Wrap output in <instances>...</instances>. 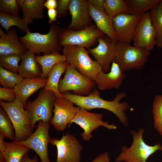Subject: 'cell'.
I'll return each instance as SVG.
<instances>
[{"instance_id":"1","label":"cell","mask_w":162,"mask_h":162,"mask_svg":"<svg viewBox=\"0 0 162 162\" xmlns=\"http://www.w3.org/2000/svg\"><path fill=\"white\" fill-rule=\"evenodd\" d=\"M63 97L66 98L80 108L88 110L97 108L103 109L114 113L118 118L123 125L127 126L128 119L125 111L129 110L130 106L126 102L121 103V100L124 98L126 94L124 92L118 93L112 101H108L100 96L99 91L96 88L91 91L88 95L80 96L75 95L69 92L61 94Z\"/></svg>"},{"instance_id":"2","label":"cell","mask_w":162,"mask_h":162,"mask_svg":"<svg viewBox=\"0 0 162 162\" xmlns=\"http://www.w3.org/2000/svg\"><path fill=\"white\" fill-rule=\"evenodd\" d=\"M61 28L52 23L47 34L31 32L28 29L26 34L19 38L22 44L28 51L40 55L59 52L62 49L58 42V34Z\"/></svg>"},{"instance_id":"3","label":"cell","mask_w":162,"mask_h":162,"mask_svg":"<svg viewBox=\"0 0 162 162\" xmlns=\"http://www.w3.org/2000/svg\"><path fill=\"white\" fill-rule=\"evenodd\" d=\"M62 52L68 65L91 80L94 81L102 71L100 66L96 61L90 58L88 50L84 47L65 46L63 47Z\"/></svg>"},{"instance_id":"4","label":"cell","mask_w":162,"mask_h":162,"mask_svg":"<svg viewBox=\"0 0 162 162\" xmlns=\"http://www.w3.org/2000/svg\"><path fill=\"white\" fill-rule=\"evenodd\" d=\"M0 105L6 112L13 125L15 132L14 142L24 141L32 133L34 129L28 112L17 98L11 102L0 100Z\"/></svg>"},{"instance_id":"5","label":"cell","mask_w":162,"mask_h":162,"mask_svg":"<svg viewBox=\"0 0 162 162\" xmlns=\"http://www.w3.org/2000/svg\"><path fill=\"white\" fill-rule=\"evenodd\" d=\"M144 130V128H141L138 131H131L133 143L129 148L122 146L116 162H146L151 155L160 150L161 145L159 143L150 146L145 142L142 138Z\"/></svg>"},{"instance_id":"6","label":"cell","mask_w":162,"mask_h":162,"mask_svg":"<svg viewBox=\"0 0 162 162\" xmlns=\"http://www.w3.org/2000/svg\"><path fill=\"white\" fill-rule=\"evenodd\" d=\"M149 55V51L143 48L118 41L113 61L124 72L131 69L139 70L148 61Z\"/></svg>"},{"instance_id":"7","label":"cell","mask_w":162,"mask_h":162,"mask_svg":"<svg viewBox=\"0 0 162 162\" xmlns=\"http://www.w3.org/2000/svg\"><path fill=\"white\" fill-rule=\"evenodd\" d=\"M57 97L51 91L44 89L34 100L29 101L24 108L28 114L33 127L39 120L50 122Z\"/></svg>"},{"instance_id":"8","label":"cell","mask_w":162,"mask_h":162,"mask_svg":"<svg viewBox=\"0 0 162 162\" xmlns=\"http://www.w3.org/2000/svg\"><path fill=\"white\" fill-rule=\"evenodd\" d=\"M103 34L94 24L77 31L61 28L58 34V40L62 46L74 45L88 49L95 44L98 38Z\"/></svg>"},{"instance_id":"9","label":"cell","mask_w":162,"mask_h":162,"mask_svg":"<svg viewBox=\"0 0 162 162\" xmlns=\"http://www.w3.org/2000/svg\"><path fill=\"white\" fill-rule=\"evenodd\" d=\"M95 85L94 81L68 65L64 77L59 80L58 89L61 94L72 91L73 94L75 95L86 96L88 95Z\"/></svg>"},{"instance_id":"10","label":"cell","mask_w":162,"mask_h":162,"mask_svg":"<svg viewBox=\"0 0 162 162\" xmlns=\"http://www.w3.org/2000/svg\"><path fill=\"white\" fill-rule=\"evenodd\" d=\"M50 143L57 148L56 162H80L83 147L74 135L68 133L60 140L51 139Z\"/></svg>"},{"instance_id":"11","label":"cell","mask_w":162,"mask_h":162,"mask_svg":"<svg viewBox=\"0 0 162 162\" xmlns=\"http://www.w3.org/2000/svg\"><path fill=\"white\" fill-rule=\"evenodd\" d=\"M102 114L89 112L86 109L80 108L70 124L75 123L79 125L83 130L81 134L82 139L88 141L92 138V132L100 126H103L109 130H115L117 127L114 124H110L104 121Z\"/></svg>"},{"instance_id":"12","label":"cell","mask_w":162,"mask_h":162,"mask_svg":"<svg viewBox=\"0 0 162 162\" xmlns=\"http://www.w3.org/2000/svg\"><path fill=\"white\" fill-rule=\"evenodd\" d=\"M38 122L35 131L25 140L17 142L33 150L41 162H50L48 154V146L51 140L49 134L50 122L42 120Z\"/></svg>"},{"instance_id":"13","label":"cell","mask_w":162,"mask_h":162,"mask_svg":"<svg viewBox=\"0 0 162 162\" xmlns=\"http://www.w3.org/2000/svg\"><path fill=\"white\" fill-rule=\"evenodd\" d=\"M98 42L97 46L88 48L87 50L100 66L102 70L108 73L116 56V43L104 34L98 38Z\"/></svg>"},{"instance_id":"14","label":"cell","mask_w":162,"mask_h":162,"mask_svg":"<svg viewBox=\"0 0 162 162\" xmlns=\"http://www.w3.org/2000/svg\"><path fill=\"white\" fill-rule=\"evenodd\" d=\"M141 16L140 15L120 14L113 18V28L118 41L130 44Z\"/></svg>"},{"instance_id":"15","label":"cell","mask_w":162,"mask_h":162,"mask_svg":"<svg viewBox=\"0 0 162 162\" xmlns=\"http://www.w3.org/2000/svg\"><path fill=\"white\" fill-rule=\"evenodd\" d=\"M64 98H57L54 103V114L50 122L58 131H63L70 124L80 108Z\"/></svg>"},{"instance_id":"16","label":"cell","mask_w":162,"mask_h":162,"mask_svg":"<svg viewBox=\"0 0 162 162\" xmlns=\"http://www.w3.org/2000/svg\"><path fill=\"white\" fill-rule=\"evenodd\" d=\"M156 32L149 12L141 15L133 41L134 46L150 51L156 46Z\"/></svg>"},{"instance_id":"17","label":"cell","mask_w":162,"mask_h":162,"mask_svg":"<svg viewBox=\"0 0 162 162\" xmlns=\"http://www.w3.org/2000/svg\"><path fill=\"white\" fill-rule=\"evenodd\" d=\"M68 10L71 15V20L68 28L80 30L92 25L88 0H71Z\"/></svg>"},{"instance_id":"18","label":"cell","mask_w":162,"mask_h":162,"mask_svg":"<svg viewBox=\"0 0 162 162\" xmlns=\"http://www.w3.org/2000/svg\"><path fill=\"white\" fill-rule=\"evenodd\" d=\"M125 78L124 72L118 65L113 61L109 72L106 73L101 71L96 77L94 81L98 89L104 91L119 88Z\"/></svg>"},{"instance_id":"19","label":"cell","mask_w":162,"mask_h":162,"mask_svg":"<svg viewBox=\"0 0 162 162\" xmlns=\"http://www.w3.org/2000/svg\"><path fill=\"white\" fill-rule=\"evenodd\" d=\"M88 11L91 18L95 22L98 28L113 42L117 43L118 41L113 28V18L105 12L104 9L89 3Z\"/></svg>"},{"instance_id":"20","label":"cell","mask_w":162,"mask_h":162,"mask_svg":"<svg viewBox=\"0 0 162 162\" xmlns=\"http://www.w3.org/2000/svg\"><path fill=\"white\" fill-rule=\"evenodd\" d=\"M0 55L16 54L21 56L28 51L21 43L15 28L11 27L6 33L0 28Z\"/></svg>"},{"instance_id":"21","label":"cell","mask_w":162,"mask_h":162,"mask_svg":"<svg viewBox=\"0 0 162 162\" xmlns=\"http://www.w3.org/2000/svg\"><path fill=\"white\" fill-rule=\"evenodd\" d=\"M47 78H25L14 88L17 98L24 106L29 97L40 88L44 87Z\"/></svg>"},{"instance_id":"22","label":"cell","mask_w":162,"mask_h":162,"mask_svg":"<svg viewBox=\"0 0 162 162\" xmlns=\"http://www.w3.org/2000/svg\"><path fill=\"white\" fill-rule=\"evenodd\" d=\"M5 138L0 134V153L2 154L6 162H21L24 156L31 149L17 142H5Z\"/></svg>"},{"instance_id":"23","label":"cell","mask_w":162,"mask_h":162,"mask_svg":"<svg viewBox=\"0 0 162 162\" xmlns=\"http://www.w3.org/2000/svg\"><path fill=\"white\" fill-rule=\"evenodd\" d=\"M35 56V53L28 51L21 56L18 73L23 79H36L41 76L42 68Z\"/></svg>"},{"instance_id":"24","label":"cell","mask_w":162,"mask_h":162,"mask_svg":"<svg viewBox=\"0 0 162 162\" xmlns=\"http://www.w3.org/2000/svg\"><path fill=\"white\" fill-rule=\"evenodd\" d=\"M44 0H17L23 18L26 19L29 24L33 20L44 18Z\"/></svg>"},{"instance_id":"25","label":"cell","mask_w":162,"mask_h":162,"mask_svg":"<svg viewBox=\"0 0 162 162\" xmlns=\"http://www.w3.org/2000/svg\"><path fill=\"white\" fill-rule=\"evenodd\" d=\"M68 65L66 61L59 63L55 65L49 72L47 82L43 89L45 91L52 92L57 98H63L59 91L58 85L60 77L65 71Z\"/></svg>"},{"instance_id":"26","label":"cell","mask_w":162,"mask_h":162,"mask_svg":"<svg viewBox=\"0 0 162 162\" xmlns=\"http://www.w3.org/2000/svg\"><path fill=\"white\" fill-rule=\"evenodd\" d=\"M37 61L40 64L42 70L41 77L47 78L49 72L56 64L66 61L64 55L61 54L59 52L42 56L35 55Z\"/></svg>"},{"instance_id":"27","label":"cell","mask_w":162,"mask_h":162,"mask_svg":"<svg viewBox=\"0 0 162 162\" xmlns=\"http://www.w3.org/2000/svg\"><path fill=\"white\" fill-rule=\"evenodd\" d=\"M128 9V14L140 15L151 10L159 4L162 0H125Z\"/></svg>"},{"instance_id":"28","label":"cell","mask_w":162,"mask_h":162,"mask_svg":"<svg viewBox=\"0 0 162 162\" xmlns=\"http://www.w3.org/2000/svg\"><path fill=\"white\" fill-rule=\"evenodd\" d=\"M0 24L1 26L7 32L13 26L18 27L19 30L26 33L29 29V23L26 19L21 18L19 15H10L0 12Z\"/></svg>"},{"instance_id":"29","label":"cell","mask_w":162,"mask_h":162,"mask_svg":"<svg viewBox=\"0 0 162 162\" xmlns=\"http://www.w3.org/2000/svg\"><path fill=\"white\" fill-rule=\"evenodd\" d=\"M149 13L156 32V46L162 49V1Z\"/></svg>"},{"instance_id":"30","label":"cell","mask_w":162,"mask_h":162,"mask_svg":"<svg viewBox=\"0 0 162 162\" xmlns=\"http://www.w3.org/2000/svg\"><path fill=\"white\" fill-rule=\"evenodd\" d=\"M104 8L105 12L112 18L120 14H128L125 0H104Z\"/></svg>"},{"instance_id":"31","label":"cell","mask_w":162,"mask_h":162,"mask_svg":"<svg viewBox=\"0 0 162 162\" xmlns=\"http://www.w3.org/2000/svg\"><path fill=\"white\" fill-rule=\"evenodd\" d=\"M0 133L5 137L14 141L15 132L13 123L8 114L1 107L0 108Z\"/></svg>"},{"instance_id":"32","label":"cell","mask_w":162,"mask_h":162,"mask_svg":"<svg viewBox=\"0 0 162 162\" xmlns=\"http://www.w3.org/2000/svg\"><path fill=\"white\" fill-rule=\"evenodd\" d=\"M23 79L18 74L10 71L0 66V84L2 87L14 88Z\"/></svg>"},{"instance_id":"33","label":"cell","mask_w":162,"mask_h":162,"mask_svg":"<svg viewBox=\"0 0 162 162\" xmlns=\"http://www.w3.org/2000/svg\"><path fill=\"white\" fill-rule=\"evenodd\" d=\"M152 113L154 128L162 137V95L155 96L152 104Z\"/></svg>"},{"instance_id":"34","label":"cell","mask_w":162,"mask_h":162,"mask_svg":"<svg viewBox=\"0 0 162 162\" xmlns=\"http://www.w3.org/2000/svg\"><path fill=\"white\" fill-rule=\"evenodd\" d=\"M21 56L16 54L0 55V66L10 71L17 74L19 62Z\"/></svg>"},{"instance_id":"35","label":"cell","mask_w":162,"mask_h":162,"mask_svg":"<svg viewBox=\"0 0 162 162\" xmlns=\"http://www.w3.org/2000/svg\"><path fill=\"white\" fill-rule=\"evenodd\" d=\"M20 10L17 0H0V12L10 15H19Z\"/></svg>"},{"instance_id":"36","label":"cell","mask_w":162,"mask_h":162,"mask_svg":"<svg viewBox=\"0 0 162 162\" xmlns=\"http://www.w3.org/2000/svg\"><path fill=\"white\" fill-rule=\"evenodd\" d=\"M16 98L14 88L0 87V100L7 102H11Z\"/></svg>"},{"instance_id":"37","label":"cell","mask_w":162,"mask_h":162,"mask_svg":"<svg viewBox=\"0 0 162 162\" xmlns=\"http://www.w3.org/2000/svg\"><path fill=\"white\" fill-rule=\"evenodd\" d=\"M57 17L61 18L65 16L68 10L71 0H57Z\"/></svg>"},{"instance_id":"38","label":"cell","mask_w":162,"mask_h":162,"mask_svg":"<svg viewBox=\"0 0 162 162\" xmlns=\"http://www.w3.org/2000/svg\"><path fill=\"white\" fill-rule=\"evenodd\" d=\"M109 153L105 152L97 156L91 162H110Z\"/></svg>"},{"instance_id":"39","label":"cell","mask_w":162,"mask_h":162,"mask_svg":"<svg viewBox=\"0 0 162 162\" xmlns=\"http://www.w3.org/2000/svg\"><path fill=\"white\" fill-rule=\"evenodd\" d=\"M48 16L49 17V23L51 24L57 21V11L56 9L48 10Z\"/></svg>"},{"instance_id":"40","label":"cell","mask_w":162,"mask_h":162,"mask_svg":"<svg viewBox=\"0 0 162 162\" xmlns=\"http://www.w3.org/2000/svg\"><path fill=\"white\" fill-rule=\"evenodd\" d=\"M57 1L56 0H47L44 4V6L48 10L56 9L57 7Z\"/></svg>"},{"instance_id":"41","label":"cell","mask_w":162,"mask_h":162,"mask_svg":"<svg viewBox=\"0 0 162 162\" xmlns=\"http://www.w3.org/2000/svg\"><path fill=\"white\" fill-rule=\"evenodd\" d=\"M88 3L94 6L104 9V0H88Z\"/></svg>"},{"instance_id":"42","label":"cell","mask_w":162,"mask_h":162,"mask_svg":"<svg viewBox=\"0 0 162 162\" xmlns=\"http://www.w3.org/2000/svg\"><path fill=\"white\" fill-rule=\"evenodd\" d=\"M21 162H38L37 158L35 156L33 158H30L28 156V153L25 155L22 158Z\"/></svg>"},{"instance_id":"43","label":"cell","mask_w":162,"mask_h":162,"mask_svg":"<svg viewBox=\"0 0 162 162\" xmlns=\"http://www.w3.org/2000/svg\"><path fill=\"white\" fill-rule=\"evenodd\" d=\"M0 162H6L2 154L0 153Z\"/></svg>"},{"instance_id":"44","label":"cell","mask_w":162,"mask_h":162,"mask_svg":"<svg viewBox=\"0 0 162 162\" xmlns=\"http://www.w3.org/2000/svg\"><path fill=\"white\" fill-rule=\"evenodd\" d=\"M160 150L161 151L162 154V145L161 146Z\"/></svg>"}]
</instances>
